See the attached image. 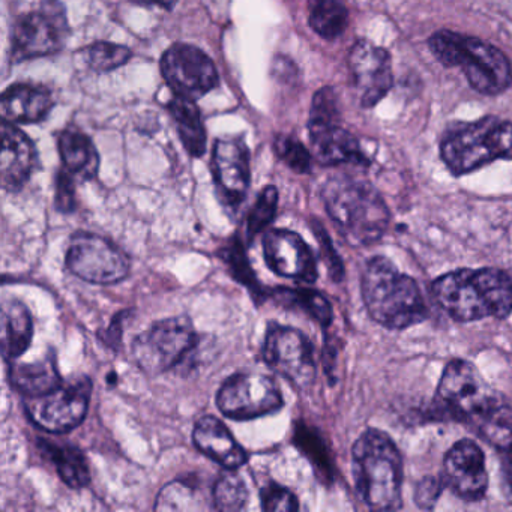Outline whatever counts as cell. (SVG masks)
<instances>
[{
    "mask_svg": "<svg viewBox=\"0 0 512 512\" xmlns=\"http://www.w3.org/2000/svg\"><path fill=\"white\" fill-rule=\"evenodd\" d=\"M263 256L266 265L280 277L302 283L317 280V265L307 242L287 229H272L263 236Z\"/></svg>",
    "mask_w": 512,
    "mask_h": 512,
    "instance_id": "16",
    "label": "cell"
},
{
    "mask_svg": "<svg viewBox=\"0 0 512 512\" xmlns=\"http://www.w3.org/2000/svg\"><path fill=\"white\" fill-rule=\"evenodd\" d=\"M322 196L329 217L352 247H370L388 230V206L368 182L338 176L326 182Z\"/></svg>",
    "mask_w": 512,
    "mask_h": 512,
    "instance_id": "3",
    "label": "cell"
},
{
    "mask_svg": "<svg viewBox=\"0 0 512 512\" xmlns=\"http://www.w3.org/2000/svg\"><path fill=\"white\" fill-rule=\"evenodd\" d=\"M59 154L65 169L76 178L89 181L97 176L100 157L94 143L86 134L70 128L59 136Z\"/></svg>",
    "mask_w": 512,
    "mask_h": 512,
    "instance_id": "26",
    "label": "cell"
},
{
    "mask_svg": "<svg viewBox=\"0 0 512 512\" xmlns=\"http://www.w3.org/2000/svg\"><path fill=\"white\" fill-rule=\"evenodd\" d=\"M41 454L55 466L59 478L73 490L85 488L91 482L88 458L82 449L70 443H55L40 439Z\"/></svg>",
    "mask_w": 512,
    "mask_h": 512,
    "instance_id": "25",
    "label": "cell"
},
{
    "mask_svg": "<svg viewBox=\"0 0 512 512\" xmlns=\"http://www.w3.org/2000/svg\"><path fill=\"white\" fill-rule=\"evenodd\" d=\"M434 58L445 67L460 68L475 91L499 95L512 83L508 58L497 47L458 32L437 31L428 40Z\"/></svg>",
    "mask_w": 512,
    "mask_h": 512,
    "instance_id": "6",
    "label": "cell"
},
{
    "mask_svg": "<svg viewBox=\"0 0 512 512\" xmlns=\"http://www.w3.org/2000/svg\"><path fill=\"white\" fill-rule=\"evenodd\" d=\"M361 289L368 314L383 328L398 331L427 317L416 281L401 274L386 257H373L365 263Z\"/></svg>",
    "mask_w": 512,
    "mask_h": 512,
    "instance_id": "4",
    "label": "cell"
},
{
    "mask_svg": "<svg viewBox=\"0 0 512 512\" xmlns=\"http://www.w3.org/2000/svg\"><path fill=\"white\" fill-rule=\"evenodd\" d=\"M212 172L223 199L239 205L250 187V152L241 139L218 140L212 154Z\"/></svg>",
    "mask_w": 512,
    "mask_h": 512,
    "instance_id": "18",
    "label": "cell"
},
{
    "mask_svg": "<svg viewBox=\"0 0 512 512\" xmlns=\"http://www.w3.org/2000/svg\"><path fill=\"white\" fill-rule=\"evenodd\" d=\"M437 304L457 322L505 319L512 311V280L499 269H460L433 284Z\"/></svg>",
    "mask_w": 512,
    "mask_h": 512,
    "instance_id": "2",
    "label": "cell"
},
{
    "mask_svg": "<svg viewBox=\"0 0 512 512\" xmlns=\"http://www.w3.org/2000/svg\"><path fill=\"white\" fill-rule=\"evenodd\" d=\"M56 208L62 214H70L76 208V188L74 176L67 169L56 176Z\"/></svg>",
    "mask_w": 512,
    "mask_h": 512,
    "instance_id": "38",
    "label": "cell"
},
{
    "mask_svg": "<svg viewBox=\"0 0 512 512\" xmlns=\"http://www.w3.org/2000/svg\"><path fill=\"white\" fill-rule=\"evenodd\" d=\"M83 53H85L89 67L97 73H109V71L116 70V68L127 64L133 56L127 47L104 43V41L92 44Z\"/></svg>",
    "mask_w": 512,
    "mask_h": 512,
    "instance_id": "33",
    "label": "cell"
},
{
    "mask_svg": "<svg viewBox=\"0 0 512 512\" xmlns=\"http://www.w3.org/2000/svg\"><path fill=\"white\" fill-rule=\"evenodd\" d=\"M278 208V190L272 185L263 188L251 208L247 220L248 241H253L274 221Z\"/></svg>",
    "mask_w": 512,
    "mask_h": 512,
    "instance_id": "32",
    "label": "cell"
},
{
    "mask_svg": "<svg viewBox=\"0 0 512 512\" xmlns=\"http://www.w3.org/2000/svg\"><path fill=\"white\" fill-rule=\"evenodd\" d=\"M260 500H262V508L268 512H293L299 509L298 497L289 488L277 482L263 485L260 490Z\"/></svg>",
    "mask_w": 512,
    "mask_h": 512,
    "instance_id": "36",
    "label": "cell"
},
{
    "mask_svg": "<svg viewBox=\"0 0 512 512\" xmlns=\"http://www.w3.org/2000/svg\"><path fill=\"white\" fill-rule=\"evenodd\" d=\"M131 311H122L118 316L113 319L112 325L107 329L106 338L104 341L109 343V346H118L122 341V331H124V322L127 320V317L130 316Z\"/></svg>",
    "mask_w": 512,
    "mask_h": 512,
    "instance_id": "39",
    "label": "cell"
},
{
    "mask_svg": "<svg viewBox=\"0 0 512 512\" xmlns=\"http://www.w3.org/2000/svg\"><path fill=\"white\" fill-rule=\"evenodd\" d=\"M340 124V109L334 89L323 88L314 95L310 125Z\"/></svg>",
    "mask_w": 512,
    "mask_h": 512,
    "instance_id": "35",
    "label": "cell"
},
{
    "mask_svg": "<svg viewBox=\"0 0 512 512\" xmlns=\"http://www.w3.org/2000/svg\"><path fill=\"white\" fill-rule=\"evenodd\" d=\"M443 163L455 176L497 160H512V124L487 116L446 134L440 146Z\"/></svg>",
    "mask_w": 512,
    "mask_h": 512,
    "instance_id": "7",
    "label": "cell"
},
{
    "mask_svg": "<svg viewBox=\"0 0 512 512\" xmlns=\"http://www.w3.org/2000/svg\"><path fill=\"white\" fill-rule=\"evenodd\" d=\"M193 442L196 448L224 469H239L248 460L247 451L238 443L229 428L215 416H202L194 425Z\"/></svg>",
    "mask_w": 512,
    "mask_h": 512,
    "instance_id": "20",
    "label": "cell"
},
{
    "mask_svg": "<svg viewBox=\"0 0 512 512\" xmlns=\"http://www.w3.org/2000/svg\"><path fill=\"white\" fill-rule=\"evenodd\" d=\"M353 479L362 502L374 511L401 508L403 460L383 431H364L352 449Z\"/></svg>",
    "mask_w": 512,
    "mask_h": 512,
    "instance_id": "5",
    "label": "cell"
},
{
    "mask_svg": "<svg viewBox=\"0 0 512 512\" xmlns=\"http://www.w3.org/2000/svg\"><path fill=\"white\" fill-rule=\"evenodd\" d=\"M275 152L281 161L287 164L293 172L310 173L311 155L308 149L293 137H278L275 140Z\"/></svg>",
    "mask_w": 512,
    "mask_h": 512,
    "instance_id": "34",
    "label": "cell"
},
{
    "mask_svg": "<svg viewBox=\"0 0 512 512\" xmlns=\"http://www.w3.org/2000/svg\"><path fill=\"white\" fill-rule=\"evenodd\" d=\"M316 160L323 166L365 163L358 140L340 124L308 125Z\"/></svg>",
    "mask_w": 512,
    "mask_h": 512,
    "instance_id": "22",
    "label": "cell"
},
{
    "mask_svg": "<svg viewBox=\"0 0 512 512\" xmlns=\"http://www.w3.org/2000/svg\"><path fill=\"white\" fill-rule=\"evenodd\" d=\"M34 340V319L31 311L17 299L2 307V352L7 361L20 358Z\"/></svg>",
    "mask_w": 512,
    "mask_h": 512,
    "instance_id": "24",
    "label": "cell"
},
{
    "mask_svg": "<svg viewBox=\"0 0 512 512\" xmlns=\"http://www.w3.org/2000/svg\"><path fill=\"white\" fill-rule=\"evenodd\" d=\"M436 404L457 421L472 425L479 436L500 449L512 443V413L491 391L476 368L463 359L446 365L437 388Z\"/></svg>",
    "mask_w": 512,
    "mask_h": 512,
    "instance_id": "1",
    "label": "cell"
},
{
    "mask_svg": "<svg viewBox=\"0 0 512 512\" xmlns=\"http://www.w3.org/2000/svg\"><path fill=\"white\" fill-rule=\"evenodd\" d=\"M134 4L146 5V7H160L163 10H173L175 5L178 4V0H133Z\"/></svg>",
    "mask_w": 512,
    "mask_h": 512,
    "instance_id": "41",
    "label": "cell"
},
{
    "mask_svg": "<svg viewBox=\"0 0 512 512\" xmlns=\"http://www.w3.org/2000/svg\"><path fill=\"white\" fill-rule=\"evenodd\" d=\"M268 298H271L275 304L281 307L290 308V310H299L307 314L311 319L316 320L323 328L331 325L334 319V311L328 299L313 289H287V287H277L271 290Z\"/></svg>",
    "mask_w": 512,
    "mask_h": 512,
    "instance_id": "28",
    "label": "cell"
},
{
    "mask_svg": "<svg viewBox=\"0 0 512 512\" xmlns=\"http://www.w3.org/2000/svg\"><path fill=\"white\" fill-rule=\"evenodd\" d=\"M67 268L86 283L116 284L130 274L131 262L122 248L104 236L77 232L68 245Z\"/></svg>",
    "mask_w": 512,
    "mask_h": 512,
    "instance_id": "10",
    "label": "cell"
},
{
    "mask_svg": "<svg viewBox=\"0 0 512 512\" xmlns=\"http://www.w3.org/2000/svg\"><path fill=\"white\" fill-rule=\"evenodd\" d=\"M214 508L224 512H238L247 506L248 487L244 478L236 473V469H227L215 481L212 488Z\"/></svg>",
    "mask_w": 512,
    "mask_h": 512,
    "instance_id": "30",
    "label": "cell"
},
{
    "mask_svg": "<svg viewBox=\"0 0 512 512\" xmlns=\"http://www.w3.org/2000/svg\"><path fill=\"white\" fill-rule=\"evenodd\" d=\"M53 107V97L43 86L14 85L2 94V121L11 124H37L44 121Z\"/></svg>",
    "mask_w": 512,
    "mask_h": 512,
    "instance_id": "21",
    "label": "cell"
},
{
    "mask_svg": "<svg viewBox=\"0 0 512 512\" xmlns=\"http://www.w3.org/2000/svg\"><path fill=\"white\" fill-rule=\"evenodd\" d=\"M91 397L92 380L79 376L47 394L26 398L25 409L37 427L53 434L70 433L85 421Z\"/></svg>",
    "mask_w": 512,
    "mask_h": 512,
    "instance_id": "9",
    "label": "cell"
},
{
    "mask_svg": "<svg viewBox=\"0 0 512 512\" xmlns=\"http://www.w3.org/2000/svg\"><path fill=\"white\" fill-rule=\"evenodd\" d=\"M68 25L62 7H47L40 13L26 14L13 28L11 59L29 61L53 55L64 47Z\"/></svg>",
    "mask_w": 512,
    "mask_h": 512,
    "instance_id": "14",
    "label": "cell"
},
{
    "mask_svg": "<svg viewBox=\"0 0 512 512\" xmlns=\"http://www.w3.org/2000/svg\"><path fill=\"white\" fill-rule=\"evenodd\" d=\"M226 251V262L229 263L230 268H232V274L235 275L236 280L241 281L245 286L250 287L256 295L257 293L262 292L259 283H257L256 277H254V271L250 268L247 256H245L242 244H239L235 239V241L230 242Z\"/></svg>",
    "mask_w": 512,
    "mask_h": 512,
    "instance_id": "37",
    "label": "cell"
},
{
    "mask_svg": "<svg viewBox=\"0 0 512 512\" xmlns=\"http://www.w3.org/2000/svg\"><path fill=\"white\" fill-rule=\"evenodd\" d=\"M262 358L271 370L290 380L296 388H310L316 379L313 344L299 329L269 323Z\"/></svg>",
    "mask_w": 512,
    "mask_h": 512,
    "instance_id": "11",
    "label": "cell"
},
{
    "mask_svg": "<svg viewBox=\"0 0 512 512\" xmlns=\"http://www.w3.org/2000/svg\"><path fill=\"white\" fill-rule=\"evenodd\" d=\"M310 26L325 40H335L346 32L349 11L343 0H308Z\"/></svg>",
    "mask_w": 512,
    "mask_h": 512,
    "instance_id": "29",
    "label": "cell"
},
{
    "mask_svg": "<svg viewBox=\"0 0 512 512\" xmlns=\"http://www.w3.org/2000/svg\"><path fill=\"white\" fill-rule=\"evenodd\" d=\"M197 344L199 337L188 317H169L137 335L131 344V355L143 373L158 376L178 367Z\"/></svg>",
    "mask_w": 512,
    "mask_h": 512,
    "instance_id": "8",
    "label": "cell"
},
{
    "mask_svg": "<svg viewBox=\"0 0 512 512\" xmlns=\"http://www.w3.org/2000/svg\"><path fill=\"white\" fill-rule=\"evenodd\" d=\"M217 406L236 421L271 415L283 407V395L274 379L260 373H236L217 392Z\"/></svg>",
    "mask_w": 512,
    "mask_h": 512,
    "instance_id": "12",
    "label": "cell"
},
{
    "mask_svg": "<svg viewBox=\"0 0 512 512\" xmlns=\"http://www.w3.org/2000/svg\"><path fill=\"white\" fill-rule=\"evenodd\" d=\"M505 491L509 502L512 503V445L506 449L505 458Z\"/></svg>",
    "mask_w": 512,
    "mask_h": 512,
    "instance_id": "40",
    "label": "cell"
},
{
    "mask_svg": "<svg viewBox=\"0 0 512 512\" xmlns=\"http://www.w3.org/2000/svg\"><path fill=\"white\" fill-rule=\"evenodd\" d=\"M37 163L34 143L11 122L2 121L0 181L4 190L17 193L31 178Z\"/></svg>",
    "mask_w": 512,
    "mask_h": 512,
    "instance_id": "19",
    "label": "cell"
},
{
    "mask_svg": "<svg viewBox=\"0 0 512 512\" xmlns=\"http://www.w3.org/2000/svg\"><path fill=\"white\" fill-rule=\"evenodd\" d=\"M167 109L175 119L179 137H181L188 154L191 157H202L206 149V131L202 124V116H200L194 101L175 97L170 101Z\"/></svg>",
    "mask_w": 512,
    "mask_h": 512,
    "instance_id": "27",
    "label": "cell"
},
{
    "mask_svg": "<svg viewBox=\"0 0 512 512\" xmlns=\"http://www.w3.org/2000/svg\"><path fill=\"white\" fill-rule=\"evenodd\" d=\"M161 73L176 97L197 101L218 86V73L208 55L188 44H175L161 59Z\"/></svg>",
    "mask_w": 512,
    "mask_h": 512,
    "instance_id": "13",
    "label": "cell"
},
{
    "mask_svg": "<svg viewBox=\"0 0 512 512\" xmlns=\"http://www.w3.org/2000/svg\"><path fill=\"white\" fill-rule=\"evenodd\" d=\"M154 508L155 511H196L205 508V505L193 482L175 479L158 493Z\"/></svg>",
    "mask_w": 512,
    "mask_h": 512,
    "instance_id": "31",
    "label": "cell"
},
{
    "mask_svg": "<svg viewBox=\"0 0 512 512\" xmlns=\"http://www.w3.org/2000/svg\"><path fill=\"white\" fill-rule=\"evenodd\" d=\"M10 383L26 398L38 397L59 388L65 382L59 373L55 353L26 364H11Z\"/></svg>",
    "mask_w": 512,
    "mask_h": 512,
    "instance_id": "23",
    "label": "cell"
},
{
    "mask_svg": "<svg viewBox=\"0 0 512 512\" xmlns=\"http://www.w3.org/2000/svg\"><path fill=\"white\" fill-rule=\"evenodd\" d=\"M445 476L451 490L467 502H478L487 493L488 473L482 449L469 439L455 443L445 457Z\"/></svg>",
    "mask_w": 512,
    "mask_h": 512,
    "instance_id": "17",
    "label": "cell"
},
{
    "mask_svg": "<svg viewBox=\"0 0 512 512\" xmlns=\"http://www.w3.org/2000/svg\"><path fill=\"white\" fill-rule=\"evenodd\" d=\"M349 68L359 101L365 109L376 106L391 91L394 83L391 56L383 47L359 40L350 50Z\"/></svg>",
    "mask_w": 512,
    "mask_h": 512,
    "instance_id": "15",
    "label": "cell"
}]
</instances>
